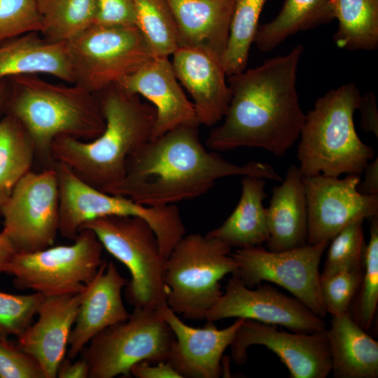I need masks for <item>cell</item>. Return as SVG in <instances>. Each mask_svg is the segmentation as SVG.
Segmentation results:
<instances>
[{
    "mask_svg": "<svg viewBox=\"0 0 378 378\" xmlns=\"http://www.w3.org/2000/svg\"><path fill=\"white\" fill-rule=\"evenodd\" d=\"M304 48L227 76L230 100L223 122L209 133L214 151L257 147L283 156L300 137L305 119L297 90Z\"/></svg>",
    "mask_w": 378,
    "mask_h": 378,
    "instance_id": "obj_1",
    "label": "cell"
},
{
    "mask_svg": "<svg viewBox=\"0 0 378 378\" xmlns=\"http://www.w3.org/2000/svg\"><path fill=\"white\" fill-rule=\"evenodd\" d=\"M197 127L181 125L148 141L127 158L122 180L105 192L161 206L198 197L227 176L282 181L270 164L251 161L239 165L208 151Z\"/></svg>",
    "mask_w": 378,
    "mask_h": 378,
    "instance_id": "obj_2",
    "label": "cell"
},
{
    "mask_svg": "<svg viewBox=\"0 0 378 378\" xmlns=\"http://www.w3.org/2000/svg\"><path fill=\"white\" fill-rule=\"evenodd\" d=\"M94 94L105 120L103 132L92 141L58 137L50 152L54 162L66 164L80 178L106 192L124 178L129 156L150 140L156 111L117 84Z\"/></svg>",
    "mask_w": 378,
    "mask_h": 378,
    "instance_id": "obj_3",
    "label": "cell"
},
{
    "mask_svg": "<svg viewBox=\"0 0 378 378\" xmlns=\"http://www.w3.org/2000/svg\"><path fill=\"white\" fill-rule=\"evenodd\" d=\"M6 78L8 93L2 114L23 125L44 169L54 166L50 148L55 139L92 141L103 132L104 115L96 94L76 84L53 83L38 74Z\"/></svg>",
    "mask_w": 378,
    "mask_h": 378,
    "instance_id": "obj_4",
    "label": "cell"
},
{
    "mask_svg": "<svg viewBox=\"0 0 378 378\" xmlns=\"http://www.w3.org/2000/svg\"><path fill=\"white\" fill-rule=\"evenodd\" d=\"M360 97L354 83H346L318 98L305 114L297 153L303 176L360 175L373 159L374 149L355 129L354 114Z\"/></svg>",
    "mask_w": 378,
    "mask_h": 378,
    "instance_id": "obj_5",
    "label": "cell"
},
{
    "mask_svg": "<svg viewBox=\"0 0 378 378\" xmlns=\"http://www.w3.org/2000/svg\"><path fill=\"white\" fill-rule=\"evenodd\" d=\"M232 249L206 234H185L166 259L167 306L184 318L204 319L223 294L220 281L237 271Z\"/></svg>",
    "mask_w": 378,
    "mask_h": 378,
    "instance_id": "obj_6",
    "label": "cell"
},
{
    "mask_svg": "<svg viewBox=\"0 0 378 378\" xmlns=\"http://www.w3.org/2000/svg\"><path fill=\"white\" fill-rule=\"evenodd\" d=\"M59 192L58 233L74 240L88 220L111 215L144 219L155 232L164 255L186 234L176 204L148 206L126 197L100 190L80 178L68 166L55 162Z\"/></svg>",
    "mask_w": 378,
    "mask_h": 378,
    "instance_id": "obj_7",
    "label": "cell"
},
{
    "mask_svg": "<svg viewBox=\"0 0 378 378\" xmlns=\"http://www.w3.org/2000/svg\"><path fill=\"white\" fill-rule=\"evenodd\" d=\"M110 254L121 262L131 276L125 289L134 307L160 309L167 304L164 269L167 258L150 225L132 216L111 215L85 223Z\"/></svg>",
    "mask_w": 378,
    "mask_h": 378,
    "instance_id": "obj_8",
    "label": "cell"
},
{
    "mask_svg": "<svg viewBox=\"0 0 378 378\" xmlns=\"http://www.w3.org/2000/svg\"><path fill=\"white\" fill-rule=\"evenodd\" d=\"M160 309L134 307L127 321L97 334L81 351L89 378L130 377L138 363L167 362L175 336Z\"/></svg>",
    "mask_w": 378,
    "mask_h": 378,
    "instance_id": "obj_9",
    "label": "cell"
},
{
    "mask_svg": "<svg viewBox=\"0 0 378 378\" xmlns=\"http://www.w3.org/2000/svg\"><path fill=\"white\" fill-rule=\"evenodd\" d=\"M69 245L16 253L4 272L13 276L18 290L31 289L44 297L83 293L97 275L103 246L94 232L80 229Z\"/></svg>",
    "mask_w": 378,
    "mask_h": 378,
    "instance_id": "obj_10",
    "label": "cell"
},
{
    "mask_svg": "<svg viewBox=\"0 0 378 378\" xmlns=\"http://www.w3.org/2000/svg\"><path fill=\"white\" fill-rule=\"evenodd\" d=\"M74 83L97 93L154 56L137 27L93 24L66 42Z\"/></svg>",
    "mask_w": 378,
    "mask_h": 378,
    "instance_id": "obj_11",
    "label": "cell"
},
{
    "mask_svg": "<svg viewBox=\"0 0 378 378\" xmlns=\"http://www.w3.org/2000/svg\"><path fill=\"white\" fill-rule=\"evenodd\" d=\"M329 242L281 251H271L262 245L236 249L231 254L238 267L232 276L249 288L263 281L279 285L324 318L327 312L321 295L319 265Z\"/></svg>",
    "mask_w": 378,
    "mask_h": 378,
    "instance_id": "obj_12",
    "label": "cell"
},
{
    "mask_svg": "<svg viewBox=\"0 0 378 378\" xmlns=\"http://www.w3.org/2000/svg\"><path fill=\"white\" fill-rule=\"evenodd\" d=\"M4 230L17 253L54 244L59 228V192L55 169L30 171L0 206Z\"/></svg>",
    "mask_w": 378,
    "mask_h": 378,
    "instance_id": "obj_13",
    "label": "cell"
},
{
    "mask_svg": "<svg viewBox=\"0 0 378 378\" xmlns=\"http://www.w3.org/2000/svg\"><path fill=\"white\" fill-rule=\"evenodd\" d=\"M307 207V241L330 240L342 229L378 216V195L360 193L359 175L344 178L322 174L303 176Z\"/></svg>",
    "mask_w": 378,
    "mask_h": 378,
    "instance_id": "obj_14",
    "label": "cell"
},
{
    "mask_svg": "<svg viewBox=\"0 0 378 378\" xmlns=\"http://www.w3.org/2000/svg\"><path fill=\"white\" fill-rule=\"evenodd\" d=\"M326 330L288 332L279 330L274 325L244 319L230 346L231 358L237 365H243L248 349L262 345L279 357L290 377L326 378L332 372V364Z\"/></svg>",
    "mask_w": 378,
    "mask_h": 378,
    "instance_id": "obj_15",
    "label": "cell"
},
{
    "mask_svg": "<svg viewBox=\"0 0 378 378\" xmlns=\"http://www.w3.org/2000/svg\"><path fill=\"white\" fill-rule=\"evenodd\" d=\"M227 318L280 326L297 332L314 333L327 329L323 318L297 298L266 284L251 289L232 276L225 291L204 316L206 321H211Z\"/></svg>",
    "mask_w": 378,
    "mask_h": 378,
    "instance_id": "obj_16",
    "label": "cell"
},
{
    "mask_svg": "<svg viewBox=\"0 0 378 378\" xmlns=\"http://www.w3.org/2000/svg\"><path fill=\"white\" fill-rule=\"evenodd\" d=\"M160 310L175 336L167 362L182 378H218L223 353L244 318H237L223 329H218L214 321H206L200 328L183 322L167 305Z\"/></svg>",
    "mask_w": 378,
    "mask_h": 378,
    "instance_id": "obj_17",
    "label": "cell"
},
{
    "mask_svg": "<svg viewBox=\"0 0 378 378\" xmlns=\"http://www.w3.org/2000/svg\"><path fill=\"white\" fill-rule=\"evenodd\" d=\"M117 85L145 97L155 108L156 119L150 139L181 125H200L193 104L167 57H152Z\"/></svg>",
    "mask_w": 378,
    "mask_h": 378,
    "instance_id": "obj_18",
    "label": "cell"
},
{
    "mask_svg": "<svg viewBox=\"0 0 378 378\" xmlns=\"http://www.w3.org/2000/svg\"><path fill=\"white\" fill-rule=\"evenodd\" d=\"M172 55L175 75L192 99L199 124L215 125L223 118L230 100L221 58L199 48H178Z\"/></svg>",
    "mask_w": 378,
    "mask_h": 378,
    "instance_id": "obj_19",
    "label": "cell"
},
{
    "mask_svg": "<svg viewBox=\"0 0 378 378\" xmlns=\"http://www.w3.org/2000/svg\"><path fill=\"white\" fill-rule=\"evenodd\" d=\"M84 291L44 297L38 320L18 338V346L38 361L45 378L57 377Z\"/></svg>",
    "mask_w": 378,
    "mask_h": 378,
    "instance_id": "obj_20",
    "label": "cell"
},
{
    "mask_svg": "<svg viewBox=\"0 0 378 378\" xmlns=\"http://www.w3.org/2000/svg\"><path fill=\"white\" fill-rule=\"evenodd\" d=\"M127 281L113 262L104 261L83 293L75 325L69 335L68 358L75 359L86 344L104 329L130 318L122 299V289Z\"/></svg>",
    "mask_w": 378,
    "mask_h": 378,
    "instance_id": "obj_21",
    "label": "cell"
},
{
    "mask_svg": "<svg viewBox=\"0 0 378 378\" xmlns=\"http://www.w3.org/2000/svg\"><path fill=\"white\" fill-rule=\"evenodd\" d=\"M177 30L178 48H199L222 57L234 0H167Z\"/></svg>",
    "mask_w": 378,
    "mask_h": 378,
    "instance_id": "obj_22",
    "label": "cell"
},
{
    "mask_svg": "<svg viewBox=\"0 0 378 378\" xmlns=\"http://www.w3.org/2000/svg\"><path fill=\"white\" fill-rule=\"evenodd\" d=\"M298 167L287 170L280 186L272 190L270 206L265 209L268 230L267 249L281 251L302 246L307 241V207Z\"/></svg>",
    "mask_w": 378,
    "mask_h": 378,
    "instance_id": "obj_23",
    "label": "cell"
},
{
    "mask_svg": "<svg viewBox=\"0 0 378 378\" xmlns=\"http://www.w3.org/2000/svg\"><path fill=\"white\" fill-rule=\"evenodd\" d=\"M26 74H48L74 83L66 42H52L29 32L0 44V80Z\"/></svg>",
    "mask_w": 378,
    "mask_h": 378,
    "instance_id": "obj_24",
    "label": "cell"
},
{
    "mask_svg": "<svg viewBox=\"0 0 378 378\" xmlns=\"http://www.w3.org/2000/svg\"><path fill=\"white\" fill-rule=\"evenodd\" d=\"M326 333L335 378H377L378 342L349 312L332 316Z\"/></svg>",
    "mask_w": 378,
    "mask_h": 378,
    "instance_id": "obj_25",
    "label": "cell"
},
{
    "mask_svg": "<svg viewBox=\"0 0 378 378\" xmlns=\"http://www.w3.org/2000/svg\"><path fill=\"white\" fill-rule=\"evenodd\" d=\"M241 178V196L235 209L220 226L206 234L236 249L261 246L268 239L262 204L267 197L265 181L250 176Z\"/></svg>",
    "mask_w": 378,
    "mask_h": 378,
    "instance_id": "obj_26",
    "label": "cell"
},
{
    "mask_svg": "<svg viewBox=\"0 0 378 378\" xmlns=\"http://www.w3.org/2000/svg\"><path fill=\"white\" fill-rule=\"evenodd\" d=\"M332 20L330 0H286L273 20L258 26L254 43L262 52L272 51L289 36Z\"/></svg>",
    "mask_w": 378,
    "mask_h": 378,
    "instance_id": "obj_27",
    "label": "cell"
},
{
    "mask_svg": "<svg viewBox=\"0 0 378 378\" xmlns=\"http://www.w3.org/2000/svg\"><path fill=\"white\" fill-rule=\"evenodd\" d=\"M338 28L333 38L347 50H374L378 46V0H330Z\"/></svg>",
    "mask_w": 378,
    "mask_h": 378,
    "instance_id": "obj_28",
    "label": "cell"
},
{
    "mask_svg": "<svg viewBox=\"0 0 378 378\" xmlns=\"http://www.w3.org/2000/svg\"><path fill=\"white\" fill-rule=\"evenodd\" d=\"M36 159L34 144L15 118L0 120V206L20 181L30 171Z\"/></svg>",
    "mask_w": 378,
    "mask_h": 378,
    "instance_id": "obj_29",
    "label": "cell"
},
{
    "mask_svg": "<svg viewBox=\"0 0 378 378\" xmlns=\"http://www.w3.org/2000/svg\"><path fill=\"white\" fill-rule=\"evenodd\" d=\"M40 34L52 42H66L94 23V0H35Z\"/></svg>",
    "mask_w": 378,
    "mask_h": 378,
    "instance_id": "obj_30",
    "label": "cell"
},
{
    "mask_svg": "<svg viewBox=\"0 0 378 378\" xmlns=\"http://www.w3.org/2000/svg\"><path fill=\"white\" fill-rule=\"evenodd\" d=\"M268 0H234L227 44L222 57L227 76L246 69L249 50Z\"/></svg>",
    "mask_w": 378,
    "mask_h": 378,
    "instance_id": "obj_31",
    "label": "cell"
},
{
    "mask_svg": "<svg viewBox=\"0 0 378 378\" xmlns=\"http://www.w3.org/2000/svg\"><path fill=\"white\" fill-rule=\"evenodd\" d=\"M135 26L154 57L172 55L178 48L175 20L167 0H132Z\"/></svg>",
    "mask_w": 378,
    "mask_h": 378,
    "instance_id": "obj_32",
    "label": "cell"
},
{
    "mask_svg": "<svg viewBox=\"0 0 378 378\" xmlns=\"http://www.w3.org/2000/svg\"><path fill=\"white\" fill-rule=\"evenodd\" d=\"M378 304V216L370 218V239L366 244L363 272L350 307L352 318L365 330L374 321Z\"/></svg>",
    "mask_w": 378,
    "mask_h": 378,
    "instance_id": "obj_33",
    "label": "cell"
},
{
    "mask_svg": "<svg viewBox=\"0 0 378 378\" xmlns=\"http://www.w3.org/2000/svg\"><path fill=\"white\" fill-rule=\"evenodd\" d=\"M363 221L359 220L349 225L330 240L321 275L363 267L366 248Z\"/></svg>",
    "mask_w": 378,
    "mask_h": 378,
    "instance_id": "obj_34",
    "label": "cell"
},
{
    "mask_svg": "<svg viewBox=\"0 0 378 378\" xmlns=\"http://www.w3.org/2000/svg\"><path fill=\"white\" fill-rule=\"evenodd\" d=\"M43 298L37 292L15 295L0 291V338H18L32 323Z\"/></svg>",
    "mask_w": 378,
    "mask_h": 378,
    "instance_id": "obj_35",
    "label": "cell"
},
{
    "mask_svg": "<svg viewBox=\"0 0 378 378\" xmlns=\"http://www.w3.org/2000/svg\"><path fill=\"white\" fill-rule=\"evenodd\" d=\"M363 267L320 276V290L327 313L332 316L349 312L362 279Z\"/></svg>",
    "mask_w": 378,
    "mask_h": 378,
    "instance_id": "obj_36",
    "label": "cell"
},
{
    "mask_svg": "<svg viewBox=\"0 0 378 378\" xmlns=\"http://www.w3.org/2000/svg\"><path fill=\"white\" fill-rule=\"evenodd\" d=\"M41 29L35 0H0V44Z\"/></svg>",
    "mask_w": 378,
    "mask_h": 378,
    "instance_id": "obj_37",
    "label": "cell"
},
{
    "mask_svg": "<svg viewBox=\"0 0 378 378\" xmlns=\"http://www.w3.org/2000/svg\"><path fill=\"white\" fill-rule=\"evenodd\" d=\"M0 378H45L38 361L8 339L0 338Z\"/></svg>",
    "mask_w": 378,
    "mask_h": 378,
    "instance_id": "obj_38",
    "label": "cell"
},
{
    "mask_svg": "<svg viewBox=\"0 0 378 378\" xmlns=\"http://www.w3.org/2000/svg\"><path fill=\"white\" fill-rule=\"evenodd\" d=\"M96 24L135 26L132 0H94Z\"/></svg>",
    "mask_w": 378,
    "mask_h": 378,
    "instance_id": "obj_39",
    "label": "cell"
},
{
    "mask_svg": "<svg viewBox=\"0 0 378 378\" xmlns=\"http://www.w3.org/2000/svg\"><path fill=\"white\" fill-rule=\"evenodd\" d=\"M358 110L360 112V127L363 131L378 136V110L375 95L368 92L361 95Z\"/></svg>",
    "mask_w": 378,
    "mask_h": 378,
    "instance_id": "obj_40",
    "label": "cell"
},
{
    "mask_svg": "<svg viewBox=\"0 0 378 378\" xmlns=\"http://www.w3.org/2000/svg\"><path fill=\"white\" fill-rule=\"evenodd\" d=\"M130 374L136 378H182L168 362L142 361L132 366Z\"/></svg>",
    "mask_w": 378,
    "mask_h": 378,
    "instance_id": "obj_41",
    "label": "cell"
},
{
    "mask_svg": "<svg viewBox=\"0 0 378 378\" xmlns=\"http://www.w3.org/2000/svg\"><path fill=\"white\" fill-rule=\"evenodd\" d=\"M57 377L88 378V363L83 357L74 362H72V360L68 358H64L57 368Z\"/></svg>",
    "mask_w": 378,
    "mask_h": 378,
    "instance_id": "obj_42",
    "label": "cell"
},
{
    "mask_svg": "<svg viewBox=\"0 0 378 378\" xmlns=\"http://www.w3.org/2000/svg\"><path fill=\"white\" fill-rule=\"evenodd\" d=\"M363 172H365L364 180L359 182L358 190L364 195H378L377 157L368 163Z\"/></svg>",
    "mask_w": 378,
    "mask_h": 378,
    "instance_id": "obj_43",
    "label": "cell"
},
{
    "mask_svg": "<svg viewBox=\"0 0 378 378\" xmlns=\"http://www.w3.org/2000/svg\"><path fill=\"white\" fill-rule=\"evenodd\" d=\"M16 251L6 232H0V274L4 272L7 264L11 260Z\"/></svg>",
    "mask_w": 378,
    "mask_h": 378,
    "instance_id": "obj_44",
    "label": "cell"
},
{
    "mask_svg": "<svg viewBox=\"0 0 378 378\" xmlns=\"http://www.w3.org/2000/svg\"><path fill=\"white\" fill-rule=\"evenodd\" d=\"M8 93V82L6 78L0 80V115L3 113L4 104Z\"/></svg>",
    "mask_w": 378,
    "mask_h": 378,
    "instance_id": "obj_45",
    "label": "cell"
}]
</instances>
